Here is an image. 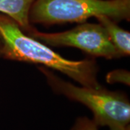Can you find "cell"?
I'll use <instances>...</instances> for the list:
<instances>
[{"label": "cell", "mask_w": 130, "mask_h": 130, "mask_svg": "<svg viewBox=\"0 0 130 130\" xmlns=\"http://www.w3.org/2000/svg\"><path fill=\"white\" fill-rule=\"evenodd\" d=\"M95 18L105 29L108 37L121 56H129L130 54V32L121 28L117 22L107 16L98 15Z\"/></svg>", "instance_id": "obj_6"}, {"label": "cell", "mask_w": 130, "mask_h": 130, "mask_svg": "<svg viewBox=\"0 0 130 130\" xmlns=\"http://www.w3.org/2000/svg\"><path fill=\"white\" fill-rule=\"evenodd\" d=\"M105 15L116 22L129 21L130 0H34L29 13L31 24L82 23Z\"/></svg>", "instance_id": "obj_3"}, {"label": "cell", "mask_w": 130, "mask_h": 130, "mask_svg": "<svg viewBox=\"0 0 130 130\" xmlns=\"http://www.w3.org/2000/svg\"><path fill=\"white\" fill-rule=\"evenodd\" d=\"M2 43L0 41V57H2Z\"/></svg>", "instance_id": "obj_9"}, {"label": "cell", "mask_w": 130, "mask_h": 130, "mask_svg": "<svg viewBox=\"0 0 130 130\" xmlns=\"http://www.w3.org/2000/svg\"><path fill=\"white\" fill-rule=\"evenodd\" d=\"M26 34L50 46L74 47L92 56L113 59L120 54L100 23H82L70 30L59 32H43L33 28Z\"/></svg>", "instance_id": "obj_4"}, {"label": "cell", "mask_w": 130, "mask_h": 130, "mask_svg": "<svg viewBox=\"0 0 130 130\" xmlns=\"http://www.w3.org/2000/svg\"><path fill=\"white\" fill-rule=\"evenodd\" d=\"M34 0H0V13L13 19L25 33L34 28L29 21V13Z\"/></svg>", "instance_id": "obj_5"}, {"label": "cell", "mask_w": 130, "mask_h": 130, "mask_svg": "<svg viewBox=\"0 0 130 130\" xmlns=\"http://www.w3.org/2000/svg\"><path fill=\"white\" fill-rule=\"evenodd\" d=\"M98 126L87 117L78 118L71 130H98Z\"/></svg>", "instance_id": "obj_8"}, {"label": "cell", "mask_w": 130, "mask_h": 130, "mask_svg": "<svg viewBox=\"0 0 130 130\" xmlns=\"http://www.w3.org/2000/svg\"><path fill=\"white\" fill-rule=\"evenodd\" d=\"M106 81L108 83L124 84L129 85L130 74L129 72L124 70H116L108 72L106 75Z\"/></svg>", "instance_id": "obj_7"}, {"label": "cell", "mask_w": 130, "mask_h": 130, "mask_svg": "<svg viewBox=\"0 0 130 130\" xmlns=\"http://www.w3.org/2000/svg\"><path fill=\"white\" fill-rule=\"evenodd\" d=\"M38 70L54 92L90 108L97 126H108L111 130H129L130 103L125 94L102 87H78L61 79L46 67H41Z\"/></svg>", "instance_id": "obj_2"}, {"label": "cell", "mask_w": 130, "mask_h": 130, "mask_svg": "<svg viewBox=\"0 0 130 130\" xmlns=\"http://www.w3.org/2000/svg\"><path fill=\"white\" fill-rule=\"evenodd\" d=\"M0 41L2 57L9 60L42 65L59 71L82 86L99 88L98 67L93 59L69 60L42 42L24 32L13 19L0 13Z\"/></svg>", "instance_id": "obj_1"}]
</instances>
